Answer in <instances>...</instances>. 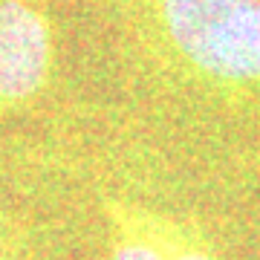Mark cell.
<instances>
[{
    "instance_id": "obj_1",
    "label": "cell",
    "mask_w": 260,
    "mask_h": 260,
    "mask_svg": "<svg viewBox=\"0 0 260 260\" xmlns=\"http://www.w3.org/2000/svg\"><path fill=\"white\" fill-rule=\"evenodd\" d=\"M165 75L225 102L260 99V0H119Z\"/></svg>"
},
{
    "instance_id": "obj_2",
    "label": "cell",
    "mask_w": 260,
    "mask_h": 260,
    "mask_svg": "<svg viewBox=\"0 0 260 260\" xmlns=\"http://www.w3.org/2000/svg\"><path fill=\"white\" fill-rule=\"evenodd\" d=\"M47 0H0V113L29 104L52 75Z\"/></svg>"
},
{
    "instance_id": "obj_3",
    "label": "cell",
    "mask_w": 260,
    "mask_h": 260,
    "mask_svg": "<svg viewBox=\"0 0 260 260\" xmlns=\"http://www.w3.org/2000/svg\"><path fill=\"white\" fill-rule=\"evenodd\" d=\"M110 260H174L159 225V211L121 200L104 203Z\"/></svg>"
}]
</instances>
